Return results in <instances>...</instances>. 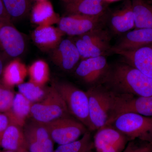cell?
Wrapping results in <instances>:
<instances>
[{"label": "cell", "instance_id": "42", "mask_svg": "<svg viewBox=\"0 0 152 152\" xmlns=\"http://www.w3.org/2000/svg\"><path fill=\"white\" fill-rule=\"evenodd\" d=\"M125 152V151H124V152Z\"/></svg>", "mask_w": 152, "mask_h": 152}, {"label": "cell", "instance_id": "6", "mask_svg": "<svg viewBox=\"0 0 152 152\" xmlns=\"http://www.w3.org/2000/svg\"><path fill=\"white\" fill-rule=\"evenodd\" d=\"M77 37L73 41L80 53L81 60L105 56L111 52L110 35L102 26Z\"/></svg>", "mask_w": 152, "mask_h": 152}, {"label": "cell", "instance_id": "36", "mask_svg": "<svg viewBox=\"0 0 152 152\" xmlns=\"http://www.w3.org/2000/svg\"><path fill=\"white\" fill-rule=\"evenodd\" d=\"M62 2H63L64 4L65 3H66L69 2L71 1H72V0H61Z\"/></svg>", "mask_w": 152, "mask_h": 152}, {"label": "cell", "instance_id": "37", "mask_svg": "<svg viewBox=\"0 0 152 152\" xmlns=\"http://www.w3.org/2000/svg\"><path fill=\"white\" fill-rule=\"evenodd\" d=\"M38 1H46L47 0H37Z\"/></svg>", "mask_w": 152, "mask_h": 152}, {"label": "cell", "instance_id": "38", "mask_svg": "<svg viewBox=\"0 0 152 152\" xmlns=\"http://www.w3.org/2000/svg\"><path fill=\"white\" fill-rule=\"evenodd\" d=\"M2 152H14L11 151H4Z\"/></svg>", "mask_w": 152, "mask_h": 152}, {"label": "cell", "instance_id": "4", "mask_svg": "<svg viewBox=\"0 0 152 152\" xmlns=\"http://www.w3.org/2000/svg\"><path fill=\"white\" fill-rule=\"evenodd\" d=\"M30 116L36 122L45 124L71 115L64 101L53 85L48 88L42 100L32 104Z\"/></svg>", "mask_w": 152, "mask_h": 152}, {"label": "cell", "instance_id": "17", "mask_svg": "<svg viewBox=\"0 0 152 152\" xmlns=\"http://www.w3.org/2000/svg\"><path fill=\"white\" fill-rule=\"evenodd\" d=\"M64 35L58 27L53 26H38L33 32L32 38L41 50L48 51L56 48Z\"/></svg>", "mask_w": 152, "mask_h": 152}, {"label": "cell", "instance_id": "12", "mask_svg": "<svg viewBox=\"0 0 152 152\" xmlns=\"http://www.w3.org/2000/svg\"><path fill=\"white\" fill-rule=\"evenodd\" d=\"M0 47L9 58H16L23 53V37L12 23H0Z\"/></svg>", "mask_w": 152, "mask_h": 152}, {"label": "cell", "instance_id": "5", "mask_svg": "<svg viewBox=\"0 0 152 152\" xmlns=\"http://www.w3.org/2000/svg\"><path fill=\"white\" fill-rule=\"evenodd\" d=\"M109 125L124 134L128 141L138 139L149 143L152 142L151 117L126 113L120 115Z\"/></svg>", "mask_w": 152, "mask_h": 152}, {"label": "cell", "instance_id": "9", "mask_svg": "<svg viewBox=\"0 0 152 152\" xmlns=\"http://www.w3.org/2000/svg\"><path fill=\"white\" fill-rule=\"evenodd\" d=\"M109 66L104 56L81 60L75 69L79 79L90 87L102 85Z\"/></svg>", "mask_w": 152, "mask_h": 152}, {"label": "cell", "instance_id": "14", "mask_svg": "<svg viewBox=\"0 0 152 152\" xmlns=\"http://www.w3.org/2000/svg\"><path fill=\"white\" fill-rule=\"evenodd\" d=\"M124 61L146 75L152 78V44L130 51H114Z\"/></svg>", "mask_w": 152, "mask_h": 152}, {"label": "cell", "instance_id": "27", "mask_svg": "<svg viewBox=\"0 0 152 152\" xmlns=\"http://www.w3.org/2000/svg\"><path fill=\"white\" fill-rule=\"evenodd\" d=\"M11 20L23 18L29 12L30 0H2Z\"/></svg>", "mask_w": 152, "mask_h": 152}, {"label": "cell", "instance_id": "2", "mask_svg": "<svg viewBox=\"0 0 152 152\" xmlns=\"http://www.w3.org/2000/svg\"><path fill=\"white\" fill-rule=\"evenodd\" d=\"M53 85L64 101L70 115L83 124L90 132L93 131L86 91L68 82H58Z\"/></svg>", "mask_w": 152, "mask_h": 152}, {"label": "cell", "instance_id": "3", "mask_svg": "<svg viewBox=\"0 0 152 152\" xmlns=\"http://www.w3.org/2000/svg\"><path fill=\"white\" fill-rule=\"evenodd\" d=\"M90 118L93 131L105 126L111 114L115 93L103 85L90 87L87 91Z\"/></svg>", "mask_w": 152, "mask_h": 152}, {"label": "cell", "instance_id": "26", "mask_svg": "<svg viewBox=\"0 0 152 152\" xmlns=\"http://www.w3.org/2000/svg\"><path fill=\"white\" fill-rule=\"evenodd\" d=\"M91 132L88 131L75 141L59 145L53 152H88L94 148Z\"/></svg>", "mask_w": 152, "mask_h": 152}, {"label": "cell", "instance_id": "31", "mask_svg": "<svg viewBox=\"0 0 152 152\" xmlns=\"http://www.w3.org/2000/svg\"><path fill=\"white\" fill-rule=\"evenodd\" d=\"M125 152H152V145L150 143L137 146L133 142H129L124 150Z\"/></svg>", "mask_w": 152, "mask_h": 152}, {"label": "cell", "instance_id": "24", "mask_svg": "<svg viewBox=\"0 0 152 152\" xmlns=\"http://www.w3.org/2000/svg\"><path fill=\"white\" fill-rule=\"evenodd\" d=\"M25 126L24 130L33 136L44 152H54V142L45 125L34 121L31 124Z\"/></svg>", "mask_w": 152, "mask_h": 152}, {"label": "cell", "instance_id": "22", "mask_svg": "<svg viewBox=\"0 0 152 152\" xmlns=\"http://www.w3.org/2000/svg\"><path fill=\"white\" fill-rule=\"evenodd\" d=\"M60 19L55 12L51 4L48 1H38L33 8L31 21L38 26L58 24Z\"/></svg>", "mask_w": 152, "mask_h": 152}, {"label": "cell", "instance_id": "11", "mask_svg": "<svg viewBox=\"0 0 152 152\" xmlns=\"http://www.w3.org/2000/svg\"><path fill=\"white\" fill-rule=\"evenodd\" d=\"M128 141L124 134L110 125L97 130L93 141L96 152H122Z\"/></svg>", "mask_w": 152, "mask_h": 152}, {"label": "cell", "instance_id": "8", "mask_svg": "<svg viewBox=\"0 0 152 152\" xmlns=\"http://www.w3.org/2000/svg\"><path fill=\"white\" fill-rule=\"evenodd\" d=\"M126 113H134L144 116L152 117V96H137L115 93L110 124L117 117Z\"/></svg>", "mask_w": 152, "mask_h": 152}, {"label": "cell", "instance_id": "20", "mask_svg": "<svg viewBox=\"0 0 152 152\" xmlns=\"http://www.w3.org/2000/svg\"><path fill=\"white\" fill-rule=\"evenodd\" d=\"M28 75V68L26 65L18 59H15L6 64L4 68L1 84L12 89L24 83Z\"/></svg>", "mask_w": 152, "mask_h": 152}, {"label": "cell", "instance_id": "29", "mask_svg": "<svg viewBox=\"0 0 152 152\" xmlns=\"http://www.w3.org/2000/svg\"><path fill=\"white\" fill-rule=\"evenodd\" d=\"M15 95L11 89L0 84V113L5 114L10 110Z\"/></svg>", "mask_w": 152, "mask_h": 152}, {"label": "cell", "instance_id": "23", "mask_svg": "<svg viewBox=\"0 0 152 152\" xmlns=\"http://www.w3.org/2000/svg\"><path fill=\"white\" fill-rule=\"evenodd\" d=\"M136 28H152V6L145 0H132Z\"/></svg>", "mask_w": 152, "mask_h": 152}, {"label": "cell", "instance_id": "33", "mask_svg": "<svg viewBox=\"0 0 152 152\" xmlns=\"http://www.w3.org/2000/svg\"><path fill=\"white\" fill-rule=\"evenodd\" d=\"M11 23V19L6 11L2 0H0V23Z\"/></svg>", "mask_w": 152, "mask_h": 152}, {"label": "cell", "instance_id": "28", "mask_svg": "<svg viewBox=\"0 0 152 152\" xmlns=\"http://www.w3.org/2000/svg\"><path fill=\"white\" fill-rule=\"evenodd\" d=\"M19 93L23 95L32 103L39 102L45 97L48 92L44 87L40 86L31 83H23L18 86Z\"/></svg>", "mask_w": 152, "mask_h": 152}, {"label": "cell", "instance_id": "34", "mask_svg": "<svg viewBox=\"0 0 152 152\" xmlns=\"http://www.w3.org/2000/svg\"><path fill=\"white\" fill-rule=\"evenodd\" d=\"M8 58L4 53H0V77L2 75L4 68L6 65V61Z\"/></svg>", "mask_w": 152, "mask_h": 152}, {"label": "cell", "instance_id": "25", "mask_svg": "<svg viewBox=\"0 0 152 152\" xmlns=\"http://www.w3.org/2000/svg\"><path fill=\"white\" fill-rule=\"evenodd\" d=\"M29 82L40 86L44 87L50 80L48 64L44 60L36 61L28 68Z\"/></svg>", "mask_w": 152, "mask_h": 152}, {"label": "cell", "instance_id": "15", "mask_svg": "<svg viewBox=\"0 0 152 152\" xmlns=\"http://www.w3.org/2000/svg\"><path fill=\"white\" fill-rule=\"evenodd\" d=\"M152 44V28H136L126 33L111 52L130 51Z\"/></svg>", "mask_w": 152, "mask_h": 152}, {"label": "cell", "instance_id": "18", "mask_svg": "<svg viewBox=\"0 0 152 152\" xmlns=\"http://www.w3.org/2000/svg\"><path fill=\"white\" fill-rule=\"evenodd\" d=\"M110 24L112 31L116 34H126L135 28L132 1H129L122 8L112 13Z\"/></svg>", "mask_w": 152, "mask_h": 152}, {"label": "cell", "instance_id": "35", "mask_svg": "<svg viewBox=\"0 0 152 152\" xmlns=\"http://www.w3.org/2000/svg\"><path fill=\"white\" fill-rule=\"evenodd\" d=\"M107 3L113 2L116 1H119V0H104Z\"/></svg>", "mask_w": 152, "mask_h": 152}, {"label": "cell", "instance_id": "32", "mask_svg": "<svg viewBox=\"0 0 152 152\" xmlns=\"http://www.w3.org/2000/svg\"><path fill=\"white\" fill-rule=\"evenodd\" d=\"M10 124L7 116L5 114L0 113V147L3 136Z\"/></svg>", "mask_w": 152, "mask_h": 152}, {"label": "cell", "instance_id": "16", "mask_svg": "<svg viewBox=\"0 0 152 152\" xmlns=\"http://www.w3.org/2000/svg\"><path fill=\"white\" fill-rule=\"evenodd\" d=\"M64 4L67 15L102 17L105 14L108 3L104 0H72Z\"/></svg>", "mask_w": 152, "mask_h": 152}, {"label": "cell", "instance_id": "10", "mask_svg": "<svg viewBox=\"0 0 152 152\" xmlns=\"http://www.w3.org/2000/svg\"><path fill=\"white\" fill-rule=\"evenodd\" d=\"M104 17L68 15L60 18L58 27L65 35L78 37L102 26Z\"/></svg>", "mask_w": 152, "mask_h": 152}, {"label": "cell", "instance_id": "13", "mask_svg": "<svg viewBox=\"0 0 152 152\" xmlns=\"http://www.w3.org/2000/svg\"><path fill=\"white\" fill-rule=\"evenodd\" d=\"M51 59L61 69L70 72L75 69L81 56L75 42L71 39H62L52 51Z\"/></svg>", "mask_w": 152, "mask_h": 152}, {"label": "cell", "instance_id": "41", "mask_svg": "<svg viewBox=\"0 0 152 152\" xmlns=\"http://www.w3.org/2000/svg\"><path fill=\"white\" fill-rule=\"evenodd\" d=\"M151 143V144H152V142H151V143Z\"/></svg>", "mask_w": 152, "mask_h": 152}, {"label": "cell", "instance_id": "30", "mask_svg": "<svg viewBox=\"0 0 152 152\" xmlns=\"http://www.w3.org/2000/svg\"><path fill=\"white\" fill-rule=\"evenodd\" d=\"M28 145V151L29 152H44L40 145L37 141L33 135L27 132H25Z\"/></svg>", "mask_w": 152, "mask_h": 152}, {"label": "cell", "instance_id": "19", "mask_svg": "<svg viewBox=\"0 0 152 152\" xmlns=\"http://www.w3.org/2000/svg\"><path fill=\"white\" fill-rule=\"evenodd\" d=\"M1 147L5 151L14 152L28 151V142L23 128L10 123L3 136Z\"/></svg>", "mask_w": 152, "mask_h": 152}, {"label": "cell", "instance_id": "40", "mask_svg": "<svg viewBox=\"0 0 152 152\" xmlns=\"http://www.w3.org/2000/svg\"><path fill=\"white\" fill-rule=\"evenodd\" d=\"M24 152H28V151H27Z\"/></svg>", "mask_w": 152, "mask_h": 152}, {"label": "cell", "instance_id": "7", "mask_svg": "<svg viewBox=\"0 0 152 152\" xmlns=\"http://www.w3.org/2000/svg\"><path fill=\"white\" fill-rule=\"evenodd\" d=\"M44 125L53 142L59 145L75 141L89 131L83 124L72 116L63 117Z\"/></svg>", "mask_w": 152, "mask_h": 152}, {"label": "cell", "instance_id": "39", "mask_svg": "<svg viewBox=\"0 0 152 152\" xmlns=\"http://www.w3.org/2000/svg\"><path fill=\"white\" fill-rule=\"evenodd\" d=\"M88 152H96H96L93 151H92V150H91V151H89Z\"/></svg>", "mask_w": 152, "mask_h": 152}, {"label": "cell", "instance_id": "21", "mask_svg": "<svg viewBox=\"0 0 152 152\" xmlns=\"http://www.w3.org/2000/svg\"><path fill=\"white\" fill-rule=\"evenodd\" d=\"M32 104L20 93L16 94L12 107L5 113L10 123L23 127L30 115Z\"/></svg>", "mask_w": 152, "mask_h": 152}, {"label": "cell", "instance_id": "1", "mask_svg": "<svg viewBox=\"0 0 152 152\" xmlns=\"http://www.w3.org/2000/svg\"><path fill=\"white\" fill-rule=\"evenodd\" d=\"M102 85L116 94L152 96V78L124 62L110 66Z\"/></svg>", "mask_w": 152, "mask_h": 152}]
</instances>
